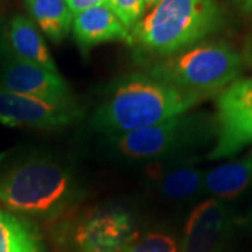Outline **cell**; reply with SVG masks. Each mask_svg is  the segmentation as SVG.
Instances as JSON below:
<instances>
[{"instance_id": "1", "label": "cell", "mask_w": 252, "mask_h": 252, "mask_svg": "<svg viewBox=\"0 0 252 252\" xmlns=\"http://www.w3.org/2000/svg\"><path fill=\"white\" fill-rule=\"evenodd\" d=\"M200 101L146 73L129 74L107 91L91 125L111 137L125 135L185 114Z\"/></svg>"}, {"instance_id": "2", "label": "cell", "mask_w": 252, "mask_h": 252, "mask_svg": "<svg viewBox=\"0 0 252 252\" xmlns=\"http://www.w3.org/2000/svg\"><path fill=\"white\" fill-rule=\"evenodd\" d=\"M223 24L219 0H160L130 28V46L160 61L199 45Z\"/></svg>"}, {"instance_id": "3", "label": "cell", "mask_w": 252, "mask_h": 252, "mask_svg": "<svg viewBox=\"0 0 252 252\" xmlns=\"http://www.w3.org/2000/svg\"><path fill=\"white\" fill-rule=\"evenodd\" d=\"M79 193L72 170L49 157L24 160L0 178V202L24 216H61L74 205Z\"/></svg>"}, {"instance_id": "4", "label": "cell", "mask_w": 252, "mask_h": 252, "mask_svg": "<svg viewBox=\"0 0 252 252\" xmlns=\"http://www.w3.org/2000/svg\"><path fill=\"white\" fill-rule=\"evenodd\" d=\"M243 70V55L225 42H210L160 59L146 74L203 101L238 80Z\"/></svg>"}, {"instance_id": "5", "label": "cell", "mask_w": 252, "mask_h": 252, "mask_svg": "<svg viewBox=\"0 0 252 252\" xmlns=\"http://www.w3.org/2000/svg\"><path fill=\"white\" fill-rule=\"evenodd\" d=\"M212 119L199 114H181L156 125L125 135L112 136L109 147L130 161H161L178 158L210 135Z\"/></svg>"}, {"instance_id": "6", "label": "cell", "mask_w": 252, "mask_h": 252, "mask_svg": "<svg viewBox=\"0 0 252 252\" xmlns=\"http://www.w3.org/2000/svg\"><path fill=\"white\" fill-rule=\"evenodd\" d=\"M69 227L74 252H122L135 240V217L119 203L84 209Z\"/></svg>"}, {"instance_id": "7", "label": "cell", "mask_w": 252, "mask_h": 252, "mask_svg": "<svg viewBox=\"0 0 252 252\" xmlns=\"http://www.w3.org/2000/svg\"><path fill=\"white\" fill-rule=\"evenodd\" d=\"M215 130L210 160L233 157L252 143V77L238 79L219 94Z\"/></svg>"}, {"instance_id": "8", "label": "cell", "mask_w": 252, "mask_h": 252, "mask_svg": "<svg viewBox=\"0 0 252 252\" xmlns=\"http://www.w3.org/2000/svg\"><path fill=\"white\" fill-rule=\"evenodd\" d=\"M0 87L54 105H76L72 90L61 73L18 61L6 48L0 64Z\"/></svg>"}, {"instance_id": "9", "label": "cell", "mask_w": 252, "mask_h": 252, "mask_svg": "<svg viewBox=\"0 0 252 252\" xmlns=\"http://www.w3.org/2000/svg\"><path fill=\"white\" fill-rule=\"evenodd\" d=\"M80 117L76 105L63 107L17 94L0 87V124L11 127L55 130L73 124Z\"/></svg>"}, {"instance_id": "10", "label": "cell", "mask_w": 252, "mask_h": 252, "mask_svg": "<svg viewBox=\"0 0 252 252\" xmlns=\"http://www.w3.org/2000/svg\"><path fill=\"white\" fill-rule=\"evenodd\" d=\"M230 228V212L221 199L210 198L190 212L181 252H219Z\"/></svg>"}, {"instance_id": "11", "label": "cell", "mask_w": 252, "mask_h": 252, "mask_svg": "<svg viewBox=\"0 0 252 252\" xmlns=\"http://www.w3.org/2000/svg\"><path fill=\"white\" fill-rule=\"evenodd\" d=\"M147 175L162 196L174 202L187 200L203 189L205 171L181 157L154 161Z\"/></svg>"}, {"instance_id": "12", "label": "cell", "mask_w": 252, "mask_h": 252, "mask_svg": "<svg viewBox=\"0 0 252 252\" xmlns=\"http://www.w3.org/2000/svg\"><path fill=\"white\" fill-rule=\"evenodd\" d=\"M73 36L83 52L99 44L124 41L130 45V32L108 4L81 11L73 18Z\"/></svg>"}, {"instance_id": "13", "label": "cell", "mask_w": 252, "mask_h": 252, "mask_svg": "<svg viewBox=\"0 0 252 252\" xmlns=\"http://www.w3.org/2000/svg\"><path fill=\"white\" fill-rule=\"evenodd\" d=\"M4 48L18 61L59 73L45 39L31 18L16 14L4 27Z\"/></svg>"}, {"instance_id": "14", "label": "cell", "mask_w": 252, "mask_h": 252, "mask_svg": "<svg viewBox=\"0 0 252 252\" xmlns=\"http://www.w3.org/2000/svg\"><path fill=\"white\" fill-rule=\"evenodd\" d=\"M252 185V152L241 160L205 172L203 189L217 199H233Z\"/></svg>"}, {"instance_id": "15", "label": "cell", "mask_w": 252, "mask_h": 252, "mask_svg": "<svg viewBox=\"0 0 252 252\" xmlns=\"http://www.w3.org/2000/svg\"><path fill=\"white\" fill-rule=\"evenodd\" d=\"M28 14L36 27L52 42H61L69 35L74 16L66 0H24Z\"/></svg>"}, {"instance_id": "16", "label": "cell", "mask_w": 252, "mask_h": 252, "mask_svg": "<svg viewBox=\"0 0 252 252\" xmlns=\"http://www.w3.org/2000/svg\"><path fill=\"white\" fill-rule=\"evenodd\" d=\"M0 252H46L36 228L0 209Z\"/></svg>"}, {"instance_id": "17", "label": "cell", "mask_w": 252, "mask_h": 252, "mask_svg": "<svg viewBox=\"0 0 252 252\" xmlns=\"http://www.w3.org/2000/svg\"><path fill=\"white\" fill-rule=\"evenodd\" d=\"M122 252H180L175 240L164 233H150L135 238Z\"/></svg>"}, {"instance_id": "18", "label": "cell", "mask_w": 252, "mask_h": 252, "mask_svg": "<svg viewBox=\"0 0 252 252\" xmlns=\"http://www.w3.org/2000/svg\"><path fill=\"white\" fill-rule=\"evenodd\" d=\"M107 4L129 31L146 13L144 0H107Z\"/></svg>"}, {"instance_id": "19", "label": "cell", "mask_w": 252, "mask_h": 252, "mask_svg": "<svg viewBox=\"0 0 252 252\" xmlns=\"http://www.w3.org/2000/svg\"><path fill=\"white\" fill-rule=\"evenodd\" d=\"M66 3H67L73 16H76L81 11L97 7L101 4H107V0H66Z\"/></svg>"}, {"instance_id": "20", "label": "cell", "mask_w": 252, "mask_h": 252, "mask_svg": "<svg viewBox=\"0 0 252 252\" xmlns=\"http://www.w3.org/2000/svg\"><path fill=\"white\" fill-rule=\"evenodd\" d=\"M234 3H237L240 7L245 11H250L252 13V0H233Z\"/></svg>"}, {"instance_id": "21", "label": "cell", "mask_w": 252, "mask_h": 252, "mask_svg": "<svg viewBox=\"0 0 252 252\" xmlns=\"http://www.w3.org/2000/svg\"><path fill=\"white\" fill-rule=\"evenodd\" d=\"M3 55H4V27H1L0 24V64L3 61Z\"/></svg>"}, {"instance_id": "22", "label": "cell", "mask_w": 252, "mask_h": 252, "mask_svg": "<svg viewBox=\"0 0 252 252\" xmlns=\"http://www.w3.org/2000/svg\"><path fill=\"white\" fill-rule=\"evenodd\" d=\"M160 0H144V4H146V10L152 9L154 4H157Z\"/></svg>"}, {"instance_id": "23", "label": "cell", "mask_w": 252, "mask_h": 252, "mask_svg": "<svg viewBox=\"0 0 252 252\" xmlns=\"http://www.w3.org/2000/svg\"><path fill=\"white\" fill-rule=\"evenodd\" d=\"M248 49H250V58L252 59V35H251V42H250V46H248Z\"/></svg>"}, {"instance_id": "24", "label": "cell", "mask_w": 252, "mask_h": 252, "mask_svg": "<svg viewBox=\"0 0 252 252\" xmlns=\"http://www.w3.org/2000/svg\"><path fill=\"white\" fill-rule=\"evenodd\" d=\"M7 152H4V153H0V161H1V160H3V158H4V157H6V156H7Z\"/></svg>"}]
</instances>
